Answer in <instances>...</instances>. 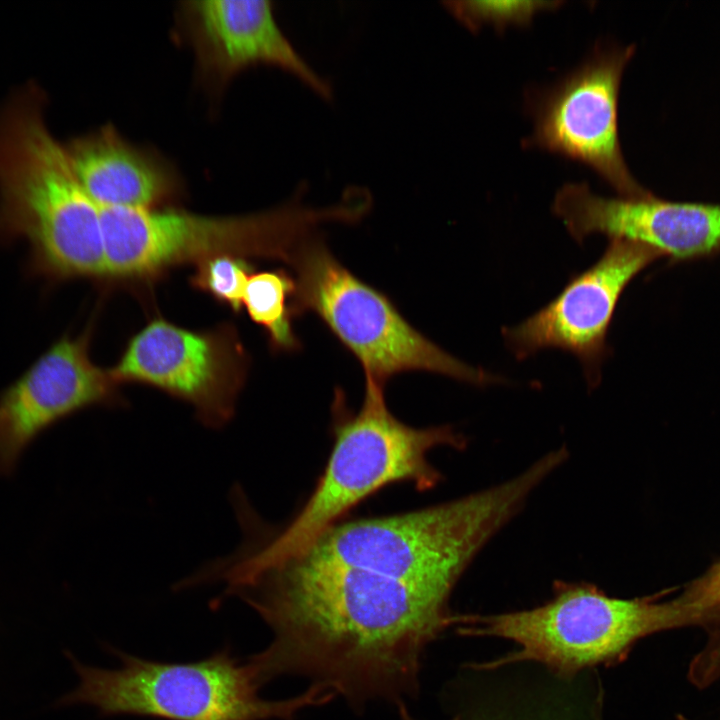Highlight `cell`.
Here are the masks:
<instances>
[{
  "instance_id": "cell-13",
  "label": "cell",
  "mask_w": 720,
  "mask_h": 720,
  "mask_svg": "<svg viewBox=\"0 0 720 720\" xmlns=\"http://www.w3.org/2000/svg\"><path fill=\"white\" fill-rule=\"evenodd\" d=\"M89 339L90 329L61 337L0 393V475L55 422L115 399L117 382L91 361Z\"/></svg>"
},
{
  "instance_id": "cell-14",
  "label": "cell",
  "mask_w": 720,
  "mask_h": 720,
  "mask_svg": "<svg viewBox=\"0 0 720 720\" xmlns=\"http://www.w3.org/2000/svg\"><path fill=\"white\" fill-rule=\"evenodd\" d=\"M458 720H605L597 669L562 674L527 662H473Z\"/></svg>"
},
{
  "instance_id": "cell-3",
  "label": "cell",
  "mask_w": 720,
  "mask_h": 720,
  "mask_svg": "<svg viewBox=\"0 0 720 720\" xmlns=\"http://www.w3.org/2000/svg\"><path fill=\"white\" fill-rule=\"evenodd\" d=\"M383 385L366 380L361 408L350 411L335 393L334 444L317 484L295 517L258 545L244 538L231 553L233 569L253 573L302 556L357 503L384 486L411 483L417 490L436 487L441 472L428 460L439 447L464 450L466 437L450 425L411 427L388 409Z\"/></svg>"
},
{
  "instance_id": "cell-6",
  "label": "cell",
  "mask_w": 720,
  "mask_h": 720,
  "mask_svg": "<svg viewBox=\"0 0 720 720\" xmlns=\"http://www.w3.org/2000/svg\"><path fill=\"white\" fill-rule=\"evenodd\" d=\"M543 604L495 614L459 615L456 632L494 637L517 647L497 657L574 674L624 661L641 639L675 628L669 600L618 598L587 582L558 580Z\"/></svg>"
},
{
  "instance_id": "cell-12",
  "label": "cell",
  "mask_w": 720,
  "mask_h": 720,
  "mask_svg": "<svg viewBox=\"0 0 720 720\" xmlns=\"http://www.w3.org/2000/svg\"><path fill=\"white\" fill-rule=\"evenodd\" d=\"M553 213L582 242L595 233L647 246L661 257L687 260L720 251V204L674 202L652 193L603 197L587 183H567L556 193Z\"/></svg>"
},
{
  "instance_id": "cell-1",
  "label": "cell",
  "mask_w": 720,
  "mask_h": 720,
  "mask_svg": "<svg viewBox=\"0 0 720 720\" xmlns=\"http://www.w3.org/2000/svg\"><path fill=\"white\" fill-rule=\"evenodd\" d=\"M27 83L0 107V244L25 241L28 272L47 281L106 274L102 208L45 121Z\"/></svg>"
},
{
  "instance_id": "cell-19",
  "label": "cell",
  "mask_w": 720,
  "mask_h": 720,
  "mask_svg": "<svg viewBox=\"0 0 720 720\" xmlns=\"http://www.w3.org/2000/svg\"><path fill=\"white\" fill-rule=\"evenodd\" d=\"M252 273V267L242 257L220 255L198 263L192 284L238 312Z\"/></svg>"
},
{
  "instance_id": "cell-20",
  "label": "cell",
  "mask_w": 720,
  "mask_h": 720,
  "mask_svg": "<svg viewBox=\"0 0 720 720\" xmlns=\"http://www.w3.org/2000/svg\"><path fill=\"white\" fill-rule=\"evenodd\" d=\"M706 658L709 667L715 672L720 671V638L714 640L707 648Z\"/></svg>"
},
{
  "instance_id": "cell-5",
  "label": "cell",
  "mask_w": 720,
  "mask_h": 720,
  "mask_svg": "<svg viewBox=\"0 0 720 720\" xmlns=\"http://www.w3.org/2000/svg\"><path fill=\"white\" fill-rule=\"evenodd\" d=\"M307 184L281 205L247 215L207 216L173 207L102 208L106 274L140 277L220 255L267 257L285 263L297 245L327 222L352 223L355 207L311 206Z\"/></svg>"
},
{
  "instance_id": "cell-18",
  "label": "cell",
  "mask_w": 720,
  "mask_h": 720,
  "mask_svg": "<svg viewBox=\"0 0 720 720\" xmlns=\"http://www.w3.org/2000/svg\"><path fill=\"white\" fill-rule=\"evenodd\" d=\"M675 626H703L720 637V560L670 599Z\"/></svg>"
},
{
  "instance_id": "cell-9",
  "label": "cell",
  "mask_w": 720,
  "mask_h": 720,
  "mask_svg": "<svg viewBox=\"0 0 720 720\" xmlns=\"http://www.w3.org/2000/svg\"><path fill=\"white\" fill-rule=\"evenodd\" d=\"M245 368L231 332H195L155 319L132 337L109 372L117 383L148 384L190 403L205 425L217 428L233 415Z\"/></svg>"
},
{
  "instance_id": "cell-4",
  "label": "cell",
  "mask_w": 720,
  "mask_h": 720,
  "mask_svg": "<svg viewBox=\"0 0 720 720\" xmlns=\"http://www.w3.org/2000/svg\"><path fill=\"white\" fill-rule=\"evenodd\" d=\"M121 666L85 665L66 652L79 683L59 706L87 705L101 716L134 715L159 720H294L335 696L317 686L281 700L259 695L247 662L223 648L191 662L143 659L115 648Z\"/></svg>"
},
{
  "instance_id": "cell-15",
  "label": "cell",
  "mask_w": 720,
  "mask_h": 720,
  "mask_svg": "<svg viewBox=\"0 0 720 720\" xmlns=\"http://www.w3.org/2000/svg\"><path fill=\"white\" fill-rule=\"evenodd\" d=\"M81 185L101 208H154L179 197L183 180L158 152L124 138L112 124L65 144Z\"/></svg>"
},
{
  "instance_id": "cell-7",
  "label": "cell",
  "mask_w": 720,
  "mask_h": 720,
  "mask_svg": "<svg viewBox=\"0 0 720 720\" xmlns=\"http://www.w3.org/2000/svg\"><path fill=\"white\" fill-rule=\"evenodd\" d=\"M286 263L295 275L293 315L317 314L359 360L366 380L385 386L394 374L421 370L473 385L497 382L414 329L384 294L335 258L318 232L300 242Z\"/></svg>"
},
{
  "instance_id": "cell-10",
  "label": "cell",
  "mask_w": 720,
  "mask_h": 720,
  "mask_svg": "<svg viewBox=\"0 0 720 720\" xmlns=\"http://www.w3.org/2000/svg\"><path fill=\"white\" fill-rule=\"evenodd\" d=\"M661 255L642 244L611 239L601 258L575 275L550 303L520 324L505 328L512 353L523 359L544 348L574 354L588 384L600 381L606 337L621 294L630 281Z\"/></svg>"
},
{
  "instance_id": "cell-8",
  "label": "cell",
  "mask_w": 720,
  "mask_h": 720,
  "mask_svg": "<svg viewBox=\"0 0 720 720\" xmlns=\"http://www.w3.org/2000/svg\"><path fill=\"white\" fill-rule=\"evenodd\" d=\"M634 52L633 45L595 47L583 64L537 96L534 132L524 143L587 165L629 198L651 193L630 173L618 134L620 83Z\"/></svg>"
},
{
  "instance_id": "cell-21",
  "label": "cell",
  "mask_w": 720,
  "mask_h": 720,
  "mask_svg": "<svg viewBox=\"0 0 720 720\" xmlns=\"http://www.w3.org/2000/svg\"><path fill=\"white\" fill-rule=\"evenodd\" d=\"M405 704H406V703H402V704H399V705L397 706L400 719H401V720H417V719L410 713V711L408 710V708L406 707ZM449 720H458V717L454 714V716H453L452 718H450Z\"/></svg>"
},
{
  "instance_id": "cell-2",
  "label": "cell",
  "mask_w": 720,
  "mask_h": 720,
  "mask_svg": "<svg viewBox=\"0 0 720 720\" xmlns=\"http://www.w3.org/2000/svg\"><path fill=\"white\" fill-rule=\"evenodd\" d=\"M568 458L558 447L514 477L469 495L334 525L297 559L363 569L452 594L476 556Z\"/></svg>"
},
{
  "instance_id": "cell-11",
  "label": "cell",
  "mask_w": 720,
  "mask_h": 720,
  "mask_svg": "<svg viewBox=\"0 0 720 720\" xmlns=\"http://www.w3.org/2000/svg\"><path fill=\"white\" fill-rule=\"evenodd\" d=\"M177 30L193 49L201 80L214 90L246 68L269 65L291 74L321 98H332L330 83L278 24L271 1H183L177 10Z\"/></svg>"
},
{
  "instance_id": "cell-16",
  "label": "cell",
  "mask_w": 720,
  "mask_h": 720,
  "mask_svg": "<svg viewBox=\"0 0 720 720\" xmlns=\"http://www.w3.org/2000/svg\"><path fill=\"white\" fill-rule=\"evenodd\" d=\"M295 288L293 276L283 270L252 273L245 288L242 306L278 350H295L300 345L291 324Z\"/></svg>"
},
{
  "instance_id": "cell-17",
  "label": "cell",
  "mask_w": 720,
  "mask_h": 720,
  "mask_svg": "<svg viewBox=\"0 0 720 720\" xmlns=\"http://www.w3.org/2000/svg\"><path fill=\"white\" fill-rule=\"evenodd\" d=\"M449 13L470 31L491 25L501 31L508 26L528 25L534 15L561 5L559 1H446Z\"/></svg>"
}]
</instances>
